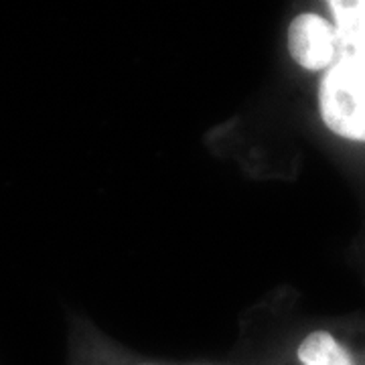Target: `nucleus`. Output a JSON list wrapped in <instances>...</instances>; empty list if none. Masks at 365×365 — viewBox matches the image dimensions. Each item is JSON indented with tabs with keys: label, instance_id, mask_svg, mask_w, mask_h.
<instances>
[{
	"label": "nucleus",
	"instance_id": "4",
	"mask_svg": "<svg viewBox=\"0 0 365 365\" xmlns=\"http://www.w3.org/2000/svg\"><path fill=\"white\" fill-rule=\"evenodd\" d=\"M300 365H359L351 351L329 331H314L299 345Z\"/></svg>",
	"mask_w": 365,
	"mask_h": 365
},
{
	"label": "nucleus",
	"instance_id": "1",
	"mask_svg": "<svg viewBox=\"0 0 365 365\" xmlns=\"http://www.w3.org/2000/svg\"><path fill=\"white\" fill-rule=\"evenodd\" d=\"M319 112L341 138L365 143V57H339L319 86Z\"/></svg>",
	"mask_w": 365,
	"mask_h": 365
},
{
	"label": "nucleus",
	"instance_id": "2",
	"mask_svg": "<svg viewBox=\"0 0 365 365\" xmlns=\"http://www.w3.org/2000/svg\"><path fill=\"white\" fill-rule=\"evenodd\" d=\"M292 59L309 71H323L339 59V43L333 23L317 13H300L288 26Z\"/></svg>",
	"mask_w": 365,
	"mask_h": 365
},
{
	"label": "nucleus",
	"instance_id": "3",
	"mask_svg": "<svg viewBox=\"0 0 365 365\" xmlns=\"http://www.w3.org/2000/svg\"><path fill=\"white\" fill-rule=\"evenodd\" d=\"M327 9L339 43V57H365V0H331Z\"/></svg>",
	"mask_w": 365,
	"mask_h": 365
}]
</instances>
